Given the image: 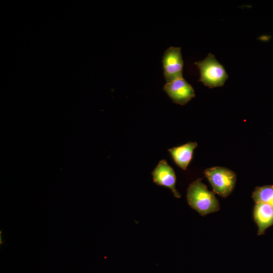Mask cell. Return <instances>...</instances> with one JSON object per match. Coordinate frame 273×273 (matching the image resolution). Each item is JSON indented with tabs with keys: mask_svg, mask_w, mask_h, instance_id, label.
<instances>
[{
	"mask_svg": "<svg viewBox=\"0 0 273 273\" xmlns=\"http://www.w3.org/2000/svg\"><path fill=\"white\" fill-rule=\"evenodd\" d=\"M152 175L155 184L169 189L175 198H180L181 195L175 188L176 181L175 173L166 160L164 159L160 160L152 172Z\"/></svg>",
	"mask_w": 273,
	"mask_h": 273,
	"instance_id": "obj_6",
	"label": "cell"
},
{
	"mask_svg": "<svg viewBox=\"0 0 273 273\" xmlns=\"http://www.w3.org/2000/svg\"><path fill=\"white\" fill-rule=\"evenodd\" d=\"M197 146V143L189 142L170 148L168 151L176 165L183 170H186L193 158L194 150Z\"/></svg>",
	"mask_w": 273,
	"mask_h": 273,
	"instance_id": "obj_7",
	"label": "cell"
},
{
	"mask_svg": "<svg viewBox=\"0 0 273 273\" xmlns=\"http://www.w3.org/2000/svg\"><path fill=\"white\" fill-rule=\"evenodd\" d=\"M162 63L166 83L183 77L184 61L180 48H168L164 53Z\"/></svg>",
	"mask_w": 273,
	"mask_h": 273,
	"instance_id": "obj_4",
	"label": "cell"
},
{
	"mask_svg": "<svg viewBox=\"0 0 273 273\" xmlns=\"http://www.w3.org/2000/svg\"><path fill=\"white\" fill-rule=\"evenodd\" d=\"M252 197L255 203H263L273 206V186L256 187Z\"/></svg>",
	"mask_w": 273,
	"mask_h": 273,
	"instance_id": "obj_9",
	"label": "cell"
},
{
	"mask_svg": "<svg viewBox=\"0 0 273 273\" xmlns=\"http://www.w3.org/2000/svg\"><path fill=\"white\" fill-rule=\"evenodd\" d=\"M253 218L258 226V235L263 234L267 228L273 225V206L255 203Z\"/></svg>",
	"mask_w": 273,
	"mask_h": 273,
	"instance_id": "obj_8",
	"label": "cell"
},
{
	"mask_svg": "<svg viewBox=\"0 0 273 273\" xmlns=\"http://www.w3.org/2000/svg\"><path fill=\"white\" fill-rule=\"evenodd\" d=\"M204 174L211 184L214 193L226 198L233 192L237 175L232 170L223 167L214 166L206 169Z\"/></svg>",
	"mask_w": 273,
	"mask_h": 273,
	"instance_id": "obj_3",
	"label": "cell"
},
{
	"mask_svg": "<svg viewBox=\"0 0 273 273\" xmlns=\"http://www.w3.org/2000/svg\"><path fill=\"white\" fill-rule=\"evenodd\" d=\"M202 180L199 178L190 184L187 189V200L192 208L205 216L218 211L220 205L215 193L209 191Z\"/></svg>",
	"mask_w": 273,
	"mask_h": 273,
	"instance_id": "obj_1",
	"label": "cell"
},
{
	"mask_svg": "<svg viewBox=\"0 0 273 273\" xmlns=\"http://www.w3.org/2000/svg\"><path fill=\"white\" fill-rule=\"evenodd\" d=\"M163 90L174 103L180 105L187 104L195 97L193 87L183 77L166 83Z\"/></svg>",
	"mask_w": 273,
	"mask_h": 273,
	"instance_id": "obj_5",
	"label": "cell"
},
{
	"mask_svg": "<svg viewBox=\"0 0 273 273\" xmlns=\"http://www.w3.org/2000/svg\"><path fill=\"white\" fill-rule=\"evenodd\" d=\"M200 71L199 81L209 88L222 86L228 78V75L223 66L209 53L204 60L196 62Z\"/></svg>",
	"mask_w": 273,
	"mask_h": 273,
	"instance_id": "obj_2",
	"label": "cell"
}]
</instances>
